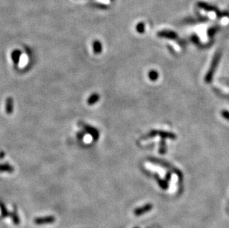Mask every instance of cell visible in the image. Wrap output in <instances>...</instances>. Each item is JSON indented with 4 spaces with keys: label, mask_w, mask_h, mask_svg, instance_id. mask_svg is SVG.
I'll list each match as a JSON object with an SVG mask.
<instances>
[{
    "label": "cell",
    "mask_w": 229,
    "mask_h": 228,
    "mask_svg": "<svg viewBox=\"0 0 229 228\" xmlns=\"http://www.w3.org/2000/svg\"><path fill=\"white\" fill-rule=\"evenodd\" d=\"M5 112L8 115H11L14 112V99L12 97L9 96L5 100Z\"/></svg>",
    "instance_id": "cell-4"
},
{
    "label": "cell",
    "mask_w": 229,
    "mask_h": 228,
    "mask_svg": "<svg viewBox=\"0 0 229 228\" xmlns=\"http://www.w3.org/2000/svg\"><path fill=\"white\" fill-rule=\"evenodd\" d=\"M93 51L95 54H99L102 52V45L100 41L94 40L92 43Z\"/></svg>",
    "instance_id": "cell-6"
},
{
    "label": "cell",
    "mask_w": 229,
    "mask_h": 228,
    "mask_svg": "<svg viewBox=\"0 0 229 228\" xmlns=\"http://www.w3.org/2000/svg\"><path fill=\"white\" fill-rule=\"evenodd\" d=\"M22 55V52L19 50H14L12 53H11V58L12 60L14 61L15 64H18L20 60V57Z\"/></svg>",
    "instance_id": "cell-7"
},
{
    "label": "cell",
    "mask_w": 229,
    "mask_h": 228,
    "mask_svg": "<svg viewBox=\"0 0 229 228\" xmlns=\"http://www.w3.org/2000/svg\"><path fill=\"white\" fill-rule=\"evenodd\" d=\"M14 171V168L13 166L9 165L8 164H0V172H7L12 173Z\"/></svg>",
    "instance_id": "cell-9"
},
{
    "label": "cell",
    "mask_w": 229,
    "mask_h": 228,
    "mask_svg": "<svg viewBox=\"0 0 229 228\" xmlns=\"http://www.w3.org/2000/svg\"><path fill=\"white\" fill-rule=\"evenodd\" d=\"M199 8H202V9L205 10V11H217V8L216 7H214V6L210 5L207 4V3L205 2H198L197 4Z\"/></svg>",
    "instance_id": "cell-8"
},
{
    "label": "cell",
    "mask_w": 229,
    "mask_h": 228,
    "mask_svg": "<svg viewBox=\"0 0 229 228\" xmlns=\"http://www.w3.org/2000/svg\"><path fill=\"white\" fill-rule=\"evenodd\" d=\"M55 221V218L54 216H47V217L37 218L34 220V223L36 224H51Z\"/></svg>",
    "instance_id": "cell-3"
},
{
    "label": "cell",
    "mask_w": 229,
    "mask_h": 228,
    "mask_svg": "<svg viewBox=\"0 0 229 228\" xmlns=\"http://www.w3.org/2000/svg\"><path fill=\"white\" fill-rule=\"evenodd\" d=\"M159 35L161 36H164V37L171 38V39L176 37V34L174 32H171V31H163V32L160 33Z\"/></svg>",
    "instance_id": "cell-10"
},
{
    "label": "cell",
    "mask_w": 229,
    "mask_h": 228,
    "mask_svg": "<svg viewBox=\"0 0 229 228\" xmlns=\"http://www.w3.org/2000/svg\"><path fill=\"white\" fill-rule=\"evenodd\" d=\"M153 210V204H146L142 207H138L134 210V214L136 216H140L142 215L147 213L150 212Z\"/></svg>",
    "instance_id": "cell-2"
},
{
    "label": "cell",
    "mask_w": 229,
    "mask_h": 228,
    "mask_svg": "<svg viewBox=\"0 0 229 228\" xmlns=\"http://www.w3.org/2000/svg\"><path fill=\"white\" fill-rule=\"evenodd\" d=\"M134 228H139V227H135Z\"/></svg>",
    "instance_id": "cell-12"
},
{
    "label": "cell",
    "mask_w": 229,
    "mask_h": 228,
    "mask_svg": "<svg viewBox=\"0 0 229 228\" xmlns=\"http://www.w3.org/2000/svg\"><path fill=\"white\" fill-rule=\"evenodd\" d=\"M100 99V95L97 93H94L88 98L87 104L88 105H94L96 103L98 102V101Z\"/></svg>",
    "instance_id": "cell-5"
},
{
    "label": "cell",
    "mask_w": 229,
    "mask_h": 228,
    "mask_svg": "<svg viewBox=\"0 0 229 228\" xmlns=\"http://www.w3.org/2000/svg\"><path fill=\"white\" fill-rule=\"evenodd\" d=\"M80 127H83L85 129V131L91 135L92 137H94V139H95V140H97L99 137V131L96 129L95 127H91L90 125H88V124H85L84 122H79V123Z\"/></svg>",
    "instance_id": "cell-1"
},
{
    "label": "cell",
    "mask_w": 229,
    "mask_h": 228,
    "mask_svg": "<svg viewBox=\"0 0 229 228\" xmlns=\"http://www.w3.org/2000/svg\"><path fill=\"white\" fill-rule=\"evenodd\" d=\"M136 29H137V32L138 33H140V34L144 33V31H145V24H144L143 22L138 23L137 27H136Z\"/></svg>",
    "instance_id": "cell-11"
}]
</instances>
